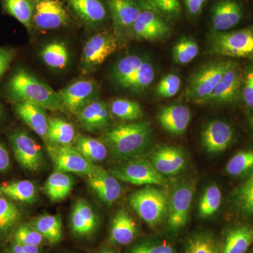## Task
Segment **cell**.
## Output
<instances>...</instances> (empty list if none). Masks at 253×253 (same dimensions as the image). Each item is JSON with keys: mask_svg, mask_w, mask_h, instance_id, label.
Masks as SVG:
<instances>
[{"mask_svg": "<svg viewBox=\"0 0 253 253\" xmlns=\"http://www.w3.org/2000/svg\"><path fill=\"white\" fill-rule=\"evenodd\" d=\"M152 136L149 123L140 121L116 126L105 133L103 142L113 158L127 161L144 156L151 146Z\"/></svg>", "mask_w": 253, "mask_h": 253, "instance_id": "cell-1", "label": "cell"}, {"mask_svg": "<svg viewBox=\"0 0 253 253\" xmlns=\"http://www.w3.org/2000/svg\"><path fill=\"white\" fill-rule=\"evenodd\" d=\"M6 94L15 103H31L51 111H63L59 94L23 68L16 70L6 85Z\"/></svg>", "mask_w": 253, "mask_h": 253, "instance_id": "cell-2", "label": "cell"}, {"mask_svg": "<svg viewBox=\"0 0 253 253\" xmlns=\"http://www.w3.org/2000/svg\"><path fill=\"white\" fill-rule=\"evenodd\" d=\"M168 201L167 193L154 186L136 190L129 198L131 207L151 228L159 225L168 215Z\"/></svg>", "mask_w": 253, "mask_h": 253, "instance_id": "cell-3", "label": "cell"}, {"mask_svg": "<svg viewBox=\"0 0 253 253\" xmlns=\"http://www.w3.org/2000/svg\"><path fill=\"white\" fill-rule=\"evenodd\" d=\"M208 49L212 54L253 60V26L238 31L214 32Z\"/></svg>", "mask_w": 253, "mask_h": 253, "instance_id": "cell-4", "label": "cell"}, {"mask_svg": "<svg viewBox=\"0 0 253 253\" xmlns=\"http://www.w3.org/2000/svg\"><path fill=\"white\" fill-rule=\"evenodd\" d=\"M232 61H217L207 63L193 75L186 89L188 99L204 104L220 81Z\"/></svg>", "mask_w": 253, "mask_h": 253, "instance_id": "cell-5", "label": "cell"}, {"mask_svg": "<svg viewBox=\"0 0 253 253\" xmlns=\"http://www.w3.org/2000/svg\"><path fill=\"white\" fill-rule=\"evenodd\" d=\"M118 180L138 186H159L168 187L169 181L160 174L147 159L135 158L114 168L111 172Z\"/></svg>", "mask_w": 253, "mask_h": 253, "instance_id": "cell-6", "label": "cell"}, {"mask_svg": "<svg viewBox=\"0 0 253 253\" xmlns=\"http://www.w3.org/2000/svg\"><path fill=\"white\" fill-rule=\"evenodd\" d=\"M195 182L184 180L178 183L169 196L168 210V229L176 234L185 227L194 199Z\"/></svg>", "mask_w": 253, "mask_h": 253, "instance_id": "cell-7", "label": "cell"}, {"mask_svg": "<svg viewBox=\"0 0 253 253\" xmlns=\"http://www.w3.org/2000/svg\"><path fill=\"white\" fill-rule=\"evenodd\" d=\"M46 151L52 161L55 171L76 173L87 176L96 168L76 146L71 145L46 144Z\"/></svg>", "mask_w": 253, "mask_h": 253, "instance_id": "cell-8", "label": "cell"}, {"mask_svg": "<svg viewBox=\"0 0 253 253\" xmlns=\"http://www.w3.org/2000/svg\"><path fill=\"white\" fill-rule=\"evenodd\" d=\"M118 39L108 32H101L91 36L86 42L82 54V68L84 72L102 64L117 50Z\"/></svg>", "mask_w": 253, "mask_h": 253, "instance_id": "cell-9", "label": "cell"}, {"mask_svg": "<svg viewBox=\"0 0 253 253\" xmlns=\"http://www.w3.org/2000/svg\"><path fill=\"white\" fill-rule=\"evenodd\" d=\"M97 84L91 80L78 81L58 92L63 109L78 113L99 96Z\"/></svg>", "mask_w": 253, "mask_h": 253, "instance_id": "cell-10", "label": "cell"}, {"mask_svg": "<svg viewBox=\"0 0 253 253\" xmlns=\"http://www.w3.org/2000/svg\"><path fill=\"white\" fill-rule=\"evenodd\" d=\"M14 157L20 166L30 172H36L44 163L41 146L29 134L16 131L10 137Z\"/></svg>", "mask_w": 253, "mask_h": 253, "instance_id": "cell-11", "label": "cell"}, {"mask_svg": "<svg viewBox=\"0 0 253 253\" xmlns=\"http://www.w3.org/2000/svg\"><path fill=\"white\" fill-rule=\"evenodd\" d=\"M33 26L44 30L58 29L70 22V15L61 0H34Z\"/></svg>", "mask_w": 253, "mask_h": 253, "instance_id": "cell-12", "label": "cell"}, {"mask_svg": "<svg viewBox=\"0 0 253 253\" xmlns=\"http://www.w3.org/2000/svg\"><path fill=\"white\" fill-rule=\"evenodd\" d=\"M170 33V26L167 20L146 8H143L131 31V34L136 39L152 42L163 41Z\"/></svg>", "mask_w": 253, "mask_h": 253, "instance_id": "cell-13", "label": "cell"}, {"mask_svg": "<svg viewBox=\"0 0 253 253\" xmlns=\"http://www.w3.org/2000/svg\"><path fill=\"white\" fill-rule=\"evenodd\" d=\"M160 174L173 176L182 172L187 164L185 152L174 146H161L150 153L147 158Z\"/></svg>", "mask_w": 253, "mask_h": 253, "instance_id": "cell-14", "label": "cell"}, {"mask_svg": "<svg viewBox=\"0 0 253 253\" xmlns=\"http://www.w3.org/2000/svg\"><path fill=\"white\" fill-rule=\"evenodd\" d=\"M108 10L117 34H131L143 8L137 0H106Z\"/></svg>", "mask_w": 253, "mask_h": 253, "instance_id": "cell-15", "label": "cell"}, {"mask_svg": "<svg viewBox=\"0 0 253 253\" xmlns=\"http://www.w3.org/2000/svg\"><path fill=\"white\" fill-rule=\"evenodd\" d=\"M234 139V131L224 121L214 120L206 123L201 131V142L211 154H218L229 147Z\"/></svg>", "mask_w": 253, "mask_h": 253, "instance_id": "cell-16", "label": "cell"}, {"mask_svg": "<svg viewBox=\"0 0 253 253\" xmlns=\"http://www.w3.org/2000/svg\"><path fill=\"white\" fill-rule=\"evenodd\" d=\"M243 79L242 73L236 63H231L204 104H229L235 101L242 87Z\"/></svg>", "mask_w": 253, "mask_h": 253, "instance_id": "cell-17", "label": "cell"}, {"mask_svg": "<svg viewBox=\"0 0 253 253\" xmlns=\"http://www.w3.org/2000/svg\"><path fill=\"white\" fill-rule=\"evenodd\" d=\"M86 179L91 189L105 204H114L122 194V186L117 178L99 166H96Z\"/></svg>", "mask_w": 253, "mask_h": 253, "instance_id": "cell-18", "label": "cell"}, {"mask_svg": "<svg viewBox=\"0 0 253 253\" xmlns=\"http://www.w3.org/2000/svg\"><path fill=\"white\" fill-rule=\"evenodd\" d=\"M244 16L241 5L235 0H219L213 6L211 24L214 32H227L240 23Z\"/></svg>", "mask_w": 253, "mask_h": 253, "instance_id": "cell-19", "label": "cell"}, {"mask_svg": "<svg viewBox=\"0 0 253 253\" xmlns=\"http://www.w3.org/2000/svg\"><path fill=\"white\" fill-rule=\"evenodd\" d=\"M157 119L165 130L179 136L187 129L191 119V113L185 105H169L160 110Z\"/></svg>", "mask_w": 253, "mask_h": 253, "instance_id": "cell-20", "label": "cell"}, {"mask_svg": "<svg viewBox=\"0 0 253 253\" xmlns=\"http://www.w3.org/2000/svg\"><path fill=\"white\" fill-rule=\"evenodd\" d=\"M98 218L90 205L83 199L73 206L71 214V227L78 237H88L97 229Z\"/></svg>", "mask_w": 253, "mask_h": 253, "instance_id": "cell-21", "label": "cell"}, {"mask_svg": "<svg viewBox=\"0 0 253 253\" xmlns=\"http://www.w3.org/2000/svg\"><path fill=\"white\" fill-rule=\"evenodd\" d=\"M70 7L81 21L89 26H101L109 12L102 0H67Z\"/></svg>", "mask_w": 253, "mask_h": 253, "instance_id": "cell-22", "label": "cell"}, {"mask_svg": "<svg viewBox=\"0 0 253 253\" xmlns=\"http://www.w3.org/2000/svg\"><path fill=\"white\" fill-rule=\"evenodd\" d=\"M137 234V226L129 213L125 209L118 211L111 221L110 241L113 244L126 246L135 239Z\"/></svg>", "mask_w": 253, "mask_h": 253, "instance_id": "cell-23", "label": "cell"}, {"mask_svg": "<svg viewBox=\"0 0 253 253\" xmlns=\"http://www.w3.org/2000/svg\"><path fill=\"white\" fill-rule=\"evenodd\" d=\"M16 115L37 134L45 139L47 134L49 119L45 109L31 103L17 102L15 104Z\"/></svg>", "mask_w": 253, "mask_h": 253, "instance_id": "cell-24", "label": "cell"}, {"mask_svg": "<svg viewBox=\"0 0 253 253\" xmlns=\"http://www.w3.org/2000/svg\"><path fill=\"white\" fill-rule=\"evenodd\" d=\"M111 111L104 101H95L86 105L78 113L81 126L88 131L99 130L109 126Z\"/></svg>", "mask_w": 253, "mask_h": 253, "instance_id": "cell-25", "label": "cell"}, {"mask_svg": "<svg viewBox=\"0 0 253 253\" xmlns=\"http://www.w3.org/2000/svg\"><path fill=\"white\" fill-rule=\"evenodd\" d=\"M253 244V226L239 224L226 231L221 253H246Z\"/></svg>", "mask_w": 253, "mask_h": 253, "instance_id": "cell-26", "label": "cell"}, {"mask_svg": "<svg viewBox=\"0 0 253 253\" xmlns=\"http://www.w3.org/2000/svg\"><path fill=\"white\" fill-rule=\"evenodd\" d=\"M231 203L239 214L253 218V171L246 181L233 191Z\"/></svg>", "mask_w": 253, "mask_h": 253, "instance_id": "cell-27", "label": "cell"}, {"mask_svg": "<svg viewBox=\"0 0 253 253\" xmlns=\"http://www.w3.org/2000/svg\"><path fill=\"white\" fill-rule=\"evenodd\" d=\"M31 225L49 244H58L62 239V220L59 214H44L40 216L32 221Z\"/></svg>", "mask_w": 253, "mask_h": 253, "instance_id": "cell-28", "label": "cell"}, {"mask_svg": "<svg viewBox=\"0 0 253 253\" xmlns=\"http://www.w3.org/2000/svg\"><path fill=\"white\" fill-rule=\"evenodd\" d=\"M73 178L65 172L55 171L46 179L44 191L53 202L62 201L71 192L73 187Z\"/></svg>", "mask_w": 253, "mask_h": 253, "instance_id": "cell-29", "label": "cell"}, {"mask_svg": "<svg viewBox=\"0 0 253 253\" xmlns=\"http://www.w3.org/2000/svg\"><path fill=\"white\" fill-rule=\"evenodd\" d=\"M5 12L16 18L28 30L33 26L34 0H1Z\"/></svg>", "mask_w": 253, "mask_h": 253, "instance_id": "cell-30", "label": "cell"}, {"mask_svg": "<svg viewBox=\"0 0 253 253\" xmlns=\"http://www.w3.org/2000/svg\"><path fill=\"white\" fill-rule=\"evenodd\" d=\"M0 194L19 202L33 204L36 199L37 190L32 181L20 180L0 185Z\"/></svg>", "mask_w": 253, "mask_h": 253, "instance_id": "cell-31", "label": "cell"}, {"mask_svg": "<svg viewBox=\"0 0 253 253\" xmlns=\"http://www.w3.org/2000/svg\"><path fill=\"white\" fill-rule=\"evenodd\" d=\"M145 60L136 54L128 55L122 58L113 66V81L118 86L123 88L129 79L137 72Z\"/></svg>", "mask_w": 253, "mask_h": 253, "instance_id": "cell-32", "label": "cell"}, {"mask_svg": "<svg viewBox=\"0 0 253 253\" xmlns=\"http://www.w3.org/2000/svg\"><path fill=\"white\" fill-rule=\"evenodd\" d=\"M76 139V130L71 123L59 118L49 120L46 139L50 144L71 145Z\"/></svg>", "mask_w": 253, "mask_h": 253, "instance_id": "cell-33", "label": "cell"}, {"mask_svg": "<svg viewBox=\"0 0 253 253\" xmlns=\"http://www.w3.org/2000/svg\"><path fill=\"white\" fill-rule=\"evenodd\" d=\"M76 149L90 162H101L107 157L108 149L102 141L90 136H79L76 139Z\"/></svg>", "mask_w": 253, "mask_h": 253, "instance_id": "cell-34", "label": "cell"}, {"mask_svg": "<svg viewBox=\"0 0 253 253\" xmlns=\"http://www.w3.org/2000/svg\"><path fill=\"white\" fill-rule=\"evenodd\" d=\"M41 56L43 61L49 67L62 69L69 61V53L65 43L55 41L42 48Z\"/></svg>", "mask_w": 253, "mask_h": 253, "instance_id": "cell-35", "label": "cell"}, {"mask_svg": "<svg viewBox=\"0 0 253 253\" xmlns=\"http://www.w3.org/2000/svg\"><path fill=\"white\" fill-rule=\"evenodd\" d=\"M185 253H221V244L209 233H197L186 242Z\"/></svg>", "mask_w": 253, "mask_h": 253, "instance_id": "cell-36", "label": "cell"}, {"mask_svg": "<svg viewBox=\"0 0 253 253\" xmlns=\"http://www.w3.org/2000/svg\"><path fill=\"white\" fill-rule=\"evenodd\" d=\"M142 8L153 10L165 19L174 21L180 17L181 6L179 0H137Z\"/></svg>", "mask_w": 253, "mask_h": 253, "instance_id": "cell-37", "label": "cell"}, {"mask_svg": "<svg viewBox=\"0 0 253 253\" xmlns=\"http://www.w3.org/2000/svg\"><path fill=\"white\" fill-rule=\"evenodd\" d=\"M155 75L154 66L149 61L145 60L137 72L129 79L123 89L140 93L151 85L154 81Z\"/></svg>", "mask_w": 253, "mask_h": 253, "instance_id": "cell-38", "label": "cell"}, {"mask_svg": "<svg viewBox=\"0 0 253 253\" xmlns=\"http://www.w3.org/2000/svg\"><path fill=\"white\" fill-rule=\"evenodd\" d=\"M110 111L113 116L123 121H134L143 116L140 105L126 99L114 100L110 106Z\"/></svg>", "mask_w": 253, "mask_h": 253, "instance_id": "cell-39", "label": "cell"}, {"mask_svg": "<svg viewBox=\"0 0 253 253\" xmlns=\"http://www.w3.org/2000/svg\"><path fill=\"white\" fill-rule=\"evenodd\" d=\"M222 195L215 184L208 186L199 202V215L202 218L212 217L220 208Z\"/></svg>", "mask_w": 253, "mask_h": 253, "instance_id": "cell-40", "label": "cell"}, {"mask_svg": "<svg viewBox=\"0 0 253 253\" xmlns=\"http://www.w3.org/2000/svg\"><path fill=\"white\" fill-rule=\"evenodd\" d=\"M253 171V149L239 151L229 160L226 166V172L233 176L246 175Z\"/></svg>", "mask_w": 253, "mask_h": 253, "instance_id": "cell-41", "label": "cell"}, {"mask_svg": "<svg viewBox=\"0 0 253 253\" xmlns=\"http://www.w3.org/2000/svg\"><path fill=\"white\" fill-rule=\"evenodd\" d=\"M20 219L21 212L17 206L0 194V234L11 230Z\"/></svg>", "mask_w": 253, "mask_h": 253, "instance_id": "cell-42", "label": "cell"}, {"mask_svg": "<svg viewBox=\"0 0 253 253\" xmlns=\"http://www.w3.org/2000/svg\"><path fill=\"white\" fill-rule=\"evenodd\" d=\"M199 53V46L194 40L184 38L179 40L172 49L174 62L186 65L193 61Z\"/></svg>", "mask_w": 253, "mask_h": 253, "instance_id": "cell-43", "label": "cell"}, {"mask_svg": "<svg viewBox=\"0 0 253 253\" xmlns=\"http://www.w3.org/2000/svg\"><path fill=\"white\" fill-rule=\"evenodd\" d=\"M14 239L15 243L23 246H39L43 243L44 237L31 224H23L16 229Z\"/></svg>", "mask_w": 253, "mask_h": 253, "instance_id": "cell-44", "label": "cell"}, {"mask_svg": "<svg viewBox=\"0 0 253 253\" xmlns=\"http://www.w3.org/2000/svg\"><path fill=\"white\" fill-rule=\"evenodd\" d=\"M181 83V78L177 75L174 73L166 75L156 86V94L161 98L172 97L180 89Z\"/></svg>", "mask_w": 253, "mask_h": 253, "instance_id": "cell-45", "label": "cell"}, {"mask_svg": "<svg viewBox=\"0 0 253 253\" xmlns=\"http://www.w3.org/2000/svg\"><path fill=\"white\" fill-rule=\"evenodd\" d=\"M129 253H176L172 245L162 241H144L134 245Z\"/></svg>", "mask_w": 253, "mask_h": 253, "instance_id": "cell-46", "label": "cell"}, {"mask_svg": "<svg viewBox=\"0 0 253 253\" xmlns=\"http://www.w3.org/2000/svg\"><path fill=\"white\" fill-rule=\"evenodd\" d=\"M241 89L244 104L253 111V67L249 68L245 73Z\"/></svg>", "mask_w": 253, "mask_h": 253, "instance_id": "cell-47", "label": "cell"}, {"mask_svg": "<svg viewBox=\"0 0 253 253\" xmlns=\"http://www.w3.org/2000/svg\"><path fill=\"white\" fill-rule=\"evenodd\" d=\"M15 56V50L9 47H0V79L7 71Z\"/></svg>", "mask_w": 253, "mask_h": 253, "instance_id": "cell-48", "label": "cell"}, {"mask_svg": "<svg viewBox=\"0 0 253 253\" xmlns=\"http://www.w3.org/2000/svg\"><path fill=\"white\" fill-rule=\"evenodd\" d=\"M207 0H184L188 12L192 16L201 14Z\"/></svg>", "mask_w": 253, "mask_h": 253, "instance_id": "cell-49", "label": "cell"}, {"mask_svg": "<svg viewBox=\"0 0 253 253\" xmlns=\"http://www.w3.org/2000/svg\"><path fill=\"white\" fill-rule=\"evenodd\" d=\"M11 166V161L7 150L0 143V172L8 170Z\"/></svg>", "mask_w": 253, "mask_h": 253, "instance_id": "cell-50", "label": "cell"}, {"mask_svg": "<svg viewBox=\"0 0 253 253\" xmlns=\"http://www.w3.org/2000/svg\"><path fill=\"white\" fill-rule=\"evenodd\" d=\"M10 253H28L23 245L14 243L10 249Z\"/></svg>", "mask_w": 253, "mask_h": 253, "instance_id": "cell-51", "label": "cell"}, {"mask_svg": "<svg viewBox=\"0 0 253 253\" xmlns=\"http://www.w3.org/2000/svg\"><path fill=\"white\" fill-rule=\"evenodd\" d=\"M28 253H41L39 246H23Z\"/></svg>", "mask_w": 253, "mask_h": 253, "instance_id": "cell-52", "label": "cell"}, {"mask_svg": "<svg viewBox=\"0 0 253 253\" xmlns=\"http://www.w3.org/2000/svg\"><path fill=\"white\" fill-rule=\"evenodd\" d=\"M249 121L250 126H251V127H252L253 129V111H252V112L249 113Z\"/></svg>", "mask_w": 253, "mask_h": 253, "instance_id": "cell-53", "label": "cell"}, {"mask_svg": "<svg viewBox=\"0 0 253 253\" xmlns=\"http://www.w3.org/2000/svg\"><path fill=\"white\" fill-rule=\"evenodd\" d=\"M100 253H118L115 252V251H112V250H104V251H101Z\"/></svg>", "mask_w": 253, "mask_h": 253, "instance_id": "cell-54", "label": "cell"}, {"mask_svg": "<svg viewBox=\"0 0 253 253\" xmlns=\"http://www.w3.org/2000/svg\"><path fill=\"white\" fill-rule=\"evenodd\" d=\"M1 110H0V117H1Z\"/></svg>", "mask_w": 253, "mask_h": 253, "instance_id": "cell-55", "label": "cell"}, {"mask_svg": "<svg viewBox=\"0 0 253 253\" xmlns=\"http://www.w3.org/2000/svg\"><path fill=\"white\" fill-rule=\"evenodd\" d=\"M253 253V252H252V253Z\"/></svg>", "mask_w": 253, "mask_h": 253, "instance_id": "cell-56", "label": "cell"}]
</instances>
